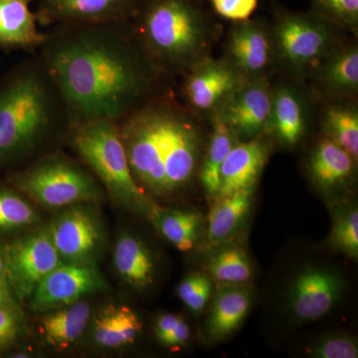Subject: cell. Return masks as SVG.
<instances>
[{
	"instance_id": "17",
	"label": "cell",
	"mask_w": 358,
	"mask_h": 358,
	"mask_svg": "<svg viewBox=\"0 0 358 358\" xmlns=\"http://www.w3.org/2000/svg\"><path fill=\"white\" fill-rule=\"evenodd\" d=\"M343 282L324 268H308L294 279L291 289L292 308L296 317L306 322L322 319L341 296Z\"/></svg>"
},
{
	"instance_id": "25",
	"label": "cell",
	"mask_w": 358,
	"mask_h": 358,
	"mask_svg": "<svg viewBox=\"0 0 358 358\" xmlns=\"http://www.w3.org/2000/svg\"><path fill=\"white\" fill-rule=\"evenodd\" d=\"M210 121L211 134L202 164L199 166V179L207 194L216 197L220 186V171L224 160L240 140L223 121L219 113L212 115Z\"/></svg>"
},
{
	"instance_id": "1",
	"label": "cell",
	"mask_w": 358,
	"mask_h": 358,
	"mask_svg": "<svg viewBox=\"0 0 358 358\" xmlns=\"http://www.w3.org/2000/svg\"><path fill=\"white\" fill-rule=\"evenodd\" d=\"M38 56L69 110L72 128L122 122L171 93V78L148 57L131 20L59 23L45 33Z\"/></svg>"
},
{
	"instance_id": "37",
	"label": "cell",
	"mask_w": 358,
	"mask_h": 358,
	"mask_svg": "<svg viewBox=\"0 0 358 358\" xmlns=\"http://www.w3.org/2000/svg\"><path fill=\"white\" fill-rule=\"evenodd\" d=\"M189 338V327L187 326L185 320L181 319L178 326L174 327L171 333L162 336L159 341L162 345L169 346V348H178V346L185 345Z\"/></svg>"
},
{
	"instance_id": "14",
	"label": "cell",
	"mask_w": 358,
	"mask_h": 358,
	"mask_svg": "<svg viewBox=\"0 0 358 358\" xmlns=\"http://www.w3.org/2000/svg\"><path fill=\"white\" fill-rule=\"evenodd\" d=\"M141 0H40L38 24L131 20Z\"/></svg>"
},
{
	"instance_id": "2",
	"label": "cell",
	"mask_w": 358,
	"mask_h": 358,
	"mask_svg": "<svg viewBox=\"0 0 358 358\" xmlns=\"http://www.w3.org/2000/svg\"><path fill=\"white\" fill-rule=\"evenodd\" d=\"M119 128L131 173L145 192L169 196L199 171L204 140L199 117L173 92L152 99Z\"/></svg>"
},
{
	"instance_id": "40",
	"label": "cell",
	"mask_w": 358,
	"mask_h": 358,
	"mask_svg": "<svg viewBox=\"0 0 358 358\" xmlns=\"http://www.w3.org/2000/svg\"><path fill=\"white\" fill-rule=\"evenodd\" d=\"M6 249L0 248V279H6Z\"/></svg>"
},
{
	"instance_id": "27",
	"label": "cell",
	"mask_w": 358,
	"mask_h": 358,
	"mask_svg": "<svg viewBox=\"0 0 358 358\" xmlns=\"http://www.w3.org/2000/svg\"><path fill=\"white\" fill-rule=\"evenodd\" d=\"M322 131L343 148L353 159H358V109L350 100L327 102L322 113Z\"/></svg>"
},
{
	"instance_id": "13",
	"label": "cell",
	"mask_w": 358,
	"mask_h": 358,
	"mask_svg": "<svg viewBox=\"0 0 358 358\" xmlns=\"http://www.w3.org/2000/svg\"><path fill=\"white\" fill-rule=\"evenodd\" d=\"M271 103L268 78L245 80L217 113L240 141H248L265 134Z\"/></svg>"
},
{
	"instance_id": "29",
	"label": "cell",
	"mask_w": 358,
	"mask_h": 358,
	"mask_svg": "<svg viewBox=\"0 0 358 358\" xmlns=\"http://www.w3.org/2000/svg\"><path fill=\"white\" fill-rule=\"evenodd\" d=\"M207 270L215 281L223 285H243L253 277L246 252L240 247H226L209 259Z\"/></svg>"
},
{
	"instance_id": "34",
	"label": "cell",
	"mask_w": 358,
	"mask_h": 358,
	"mask_svg": "<svg viewBox=\"0 0 358 358\" xmlns=\"http://www.w3.org/2000/svg\"><path fill=\"white\" fill-rule=\"evenodd\" d=\"M24 329V315L18 306L0 307V352L15 345Z\"/></svg>"
},
{
	"instance_id": "35",
	"label": "cell",
	"mask_w": 358,
	"mask_h": 358,
	"mask_svg": "<svg viewBox=\"0 0 358 358\" xmlns=\"http://www.w3.org/2000/svg\"><path fill=\"white\" fill-rule=\"evenodd\" d=\"M320 358H357V343L345 336H331L322 339L310 352Z\"/></svg>"
},
{
	"instance_id": "23",
	"label": "cell",
	"mask_w": 358,
	"mask_h": 358,
	"mask_svg": "<svg viewBox=\"0 0 358 358\" xmlns=\"http://www.w3.org/2000/svg\"><path fill=\"white\" fill-rule=\"evenodd\" d=\"M114 264L120 277L134 289H145L154 282V258L145 243L134 235L117 238Z\"/></svg>"
},
{
	"instance_id": "39",
	"label": "cell",
	"mask_w": 358,
	"mask_h": 358,
	"mask_svg": "<svg viewBox=\"0 0 358 358\" xmlns=\"http://www.w3.org/2000/svg\"><path fill=\"white\" fill-rule=\"evenodd\" d=\"M16 299L6 279H0V307L18 306Z\"/></svg>"
},
{
	"instance_id": "7",
	"label": "cell",
	"mask_w": 358,
	"mask_h": 358,
	"mask_svg": "<svg viewBox=\"0 0 358 358\" xmlns=\"http://www.w3.org/2000/svg\"><path fill=\"white\" fill-rule=\"evenodd\" d=\"M270 29L275 63L296 79H310L317 66L339 43V28L313 11H278Z\"/></svg>"
},
{
	"instance_id": "4",
	"label": "cell",
	"mask_w": 358,
	"mask_h": 358,
	"mask_svg": "<svg viewBox=\"0 0 358 358\" xmlns=\"http://www.w3.org/2000/svg\"><path fill=\"white\" fill-rule=\"evenodd\" d=\"M148 57L169 77L210 57L214 28L199 0H141L131 20Z\"/></svg>"
},
{
	"instance_id": "32",
	"label": "cell",
	"mask_w": 358,
	"mask_h": 358,
	"mask_svg": "<svg viewBox=\"0 0 358 358\" xmlns=\"http://www.w3.org/2000/svg\"><path fill=\"white\" fill-rule=\"evenodd\" d=\"M212 293V282L208 275L193 273L179 284L178 294L186 307L193 313H199L208 303Z\"/></svg>"
},
{
	"instance_id": "5",
	"label": "cell",
	"mask_w": 358,
	"mask_h": 358,
	"mask_svg": "<svg viewBox=\"0 0 358 358\" xmlns=\"http://www.w3.org/2000/svg\"><path fill=\"white\" fill-rule=\"evenodd\" d=\"M68 143L115 202L150 219L157 205L134 178L117 122L99 120L77 124Z\"/></svg>"
},
{
	"instance_id": "24",
	"label": "cell",
	"mask_w": 358,
	"mask_h": 358,
	"mask_svg": "<svg viewBox=\"0 0 358 358\" xmlns=\"http://www.w3.org/2000/svg\"><path fill=\"white\" fill-rule=\"evenodd\" d=\"M251 301V292L240 285H226L219 289L208 320L212 338L221 339L234 333L246 317Z\"/></svg>"
},
{
	"instance_id": "22",
	"label": "cell",
	"mask_w": 358,
	"mask_h": 358,
	"mask_svg": "<svg viewBox=\"0 0 358 358\" xmlns=\"http://www.w3.org/2000/svg\"><path fill=\"white\" fill-rule=\"evenodd\" d=\"M46 313L40 322V333L45 343L57 350L74 345L88 329L93 315L91 306L82 300Z\"/></svg>"
},
{
	"instance_id": "38",
	"label": "cell",
	"mask_w": 358,
	"mask_h": 358,
	"mask_svg": "<svg viewBox=\"0 0 358 358\" xmlns=\"http://www.w3.org/2000/svg\"><path fill=\"white\" fill-rule=\"evenodd\" d=\"M182 317H179L178 315L174 313H164L160 315L157 317V322H155V333L157 338H162V336L166 334L171 333V331L178 326L179 322H180Z\"/></svg>"
},
{
	"instance_id": "8",
	"label": "cell",
	"mask_w": 358,
	"mask_h": 358,
	"mask_svg": "<svg viewBox=\"0 0 358 358\" xmlns=\"http://www.w3.org/2000/svg\"><path fill=\"white\" fill-rule=\"evenodd\" d=\"M46 228L63 263L98 265L106 250L107 234L92 203L63 208Z\"/></svg>"
},
{
	"instance_id": "19",
	"label": "cell",
	"mask_w": 358,
	"mask_h": 358,
	"mask_svg": "<svg viewBox=\"0 0 358 358\" xmlns=\"http://www.w3.org/2000/svg\"><path fill=\"white\" fill-rule=\"evenodd\" d=\"M88 327L96 348L119 350L136 343L143 331V322L128 306L110 303L92 315Z\"/></svg>"
},
{
	"instance_id": "36",
	"label": "cell",
	"mask_w": 358,
	"mask_h": 358,
	"mask_svg": "<svg viewBox=\"0 0 358 358\" xmlns=\"http://www.w3.org/2000/svg\"><path fill=\"white\" fill-rule=\"evenodd\" d=\"M215 13L228 20H249L258 6V0H211Z\"/></svg>"
},
{
	"instance_id": "21",
	"label": "cell",
	"mask_w": 358,
	"mask_h": 358,
	"mask_svg": "<svg viewBox=\"0 0 358 358\" xmlns=\"http://www.w3.org/2000/svg\"><path fill=\"white\" fill-rule=\"evenodd\" d=\"M30 0H0V46L38 50L45 33L38 30Z\"/></svg>"
},
{
	"instance_id": "16",
	"label": "cell",
	"mask_w": 358,
	"mask_h": 358,
	"mask_svg": "<svg viewBox=\"0 0 358 358\" xmlns=\"http://www.w3.org/2000/svg\"><path fill=\"white\" fill-rule=\"evenodd\" d=\"M310 79L313 94L326 102L353 98L358 92L357 45H336Z\"/></svg>"
},
{
	"instance_id": "30",
	"label": "cell",
	"mask_w": 358,
	"mask_h": 358,
	"mask_svg": "<svg viewBox=\"0 0 358 358\" xmlns=\"http://www.w3.org/2000/svg\"><path fill=\"white\" fill-rule=\"evenodd\" d=\"M39 215L20 192L0 186V234L35 225Z\"/></svg>"
},
{
	"instance_id": "33",
	"label": "cell",
	"mask_w": 358,
	"mask_h": 358,
	"mask_svg": "<svg viewBox=\"0 0 358 358\" xmlns=\"http://www.w3.org/2000/svg\"><path fill=\"white\" fill-rule=\"evenodd\" d=\"M331 243L352 258L358 255V212L352 209L336 221L331 232Z\"/></svg>"
},
{
	"instance_id": "26",
	"label": "cell",
	"mask_w": 358,
	"mask_h": 358,
	"mask_svg": "<svg viewBox=\"0 0 358 358\" xmlns=\"http://www.w3.org/2000/svg\"><path fill=\"white\" fill-rule=\"evenodd\" d=\"M254 188H246L216 199V203L209 214L207 226L209 244L212 246L219 245L235 234L248 213Z\"/></svg>"
},
{
	"instance_id": "18",
	"label": "cell",
	"mask_w": 358,
	"mask_h": 358,
	"mask_svg": "<svg viewBox=\"0 0 358 358\" xmlns=\"http://www.w3.org/2000/svg\"><path fill=\"white\" fill-rule=\"evenodd\" d=\"M270 152L271 141L267 134L238 141L221 167L220 186L215 199L255 187Z\"/></svg>"
},
{
	"instance_id": "15",
	"label": "cell",
	"mask_w": 358,
	"mask_h": 358,
	"mask_svg": "<svg viewBox=\"0 0 358 358\" xmlns=\"http://www.w3.org/2000/svg\"><path fill=\"white\" fill-rule=\"evenodd\" d=\"M310 102L307 94L296 85L279 83L272 86V103L265 134L282 145H298L310 124Z\"/></svg>"
},
{
	"instance_id": "6",
	"label": "cell",
	"mask_w": 358,
	"mask_h": 358,
	"mask_svg": "<svg viewBox=\"0 0 358 358\" xmlns=\"http://www.w3.org/2000/svg\"><path fill=\"white\" fill-rule=\"evenodd\" d=\"M10 180L21 194L48 209L96 203L103 197L92 171L59 152L42 155Z\"/></svg>"
},
{
	"instance_id": "10",
	"label": "cell",
	"mask_w": 358,
	"mask_h": 358,
	"mask_svg": "<svg viewBox=\"0 0 358 358\" xmlns=\"http://www.w3.org/2000/svg\"><path fill=\"white\" fill-rule=\"evenodd\" d=\"M244 81L225 59L205 58L185 74V106L196 117H210Z\"/></svg>"
},
{
	"instance_id": "12",
	"label": "cell",
	"mask_w": 358,
	"mask_h": 358,
	"mask_svg": "<svg viewBox=\"0 0 358 358\" xmlns=\"http://www.w3.org/2000/svg\"><path fill=\"white\" fill-rule=\"evenodd\" d=\"M223 58L245 80L268 78L275 64L270 27L262 20L235 22L226 37Z\"/></svg>"
},
{
	"instance_id": "20",
	"label": "cell",
	"mask_w": 358,
	"mask_h": 358,
	"mask_svg": "<svg viewBox=\"0 0 358 358\" xmlns=\"http://www.w3.org/2000/svg\"><path fill=\"white\" fill-rule=\"evenodd\" d=\"M357 162L338 143L324 136L308 157V174L317 187L331 192L352 179Z\"/></svg>"
},
{
	"instance_id": "41",
	"label": "cell",
	"mask_w": 358,
	"mask_h": 358,
	"mask_svg": "<svg viewBox=\"0 0 358 358\" xmlns=\"http://www.w3.org/2000/svg\"><path fill=\"white\" fill-rule=\"evenodd\" d=\"M30 1H31V0H30Z\"/></svg>"
},
{
	"instance_id": "11",
	"label": "cell",
	"mask_w": 358,
	"mask_h": 358,
	"mask_svg": "<svg viewBox=\"0 0 358 358\" xmlns=\"http://www.w3.org/2000/svg\"><path fill=\"white\" fill-rule=\"evenodd\" d=\"M106 288L107 282L98 265L62 263L39 282L29 300L33 310L46 313Z\"/></svg>"
},
{
	"instance_id": "31",
	"label": "cell",
	"mask_w": 358,
	"mask_h": 358,
	"mask_svg": "<svg viewBox=\"0 0 358 358\" xmlns=\"http://www.w3.org/2000/svg\"><path fill=\"white\" fill-rule=\"evenodd\" d=\"M313 13L339 29L357 32L358 0H312Z\"/></svg>"
},
{
	"instance_id": "9",
	"label": "cell",
	"mask_w": 358,
	"mask_h": 358,
	"mask_svg": "<svg viewBox=\"0 0 358 358\" xmlns=\"http://www.w3.org/2000/svg\"><path fill=\"white\" fill-rule=\"evenodd\" d=\"M6 254V279L20 301L29 300L39 282L63 263L46 227L16 240Z\"/></svg>"
},
{
	"instance_id": "28",
	"label": "cell",
	"mask_w": 358,
	"mask_h": 358,
	"mask_svg": "<svg viewBox=\"0 0 358 358\" xmlns=\"http://www.w3.org/2000/svg\"><path fill=\"white\" fill-rule=\"evenodd\" d=\"M150 219L162 236L179 251H190L196 244L201 227V217L196 212L157 206Z\"/></svg>"
},
{
	"instance_id": "3",
	"label": "cell",
	"mask_w": 358,
	"mask_h": 358,
	"mask_svg": "<svg viewBox=\"0 0 358 358\" xmlns=\"http://www.w3.org/2000/svg\"><path fill=\"white\" fill-rule=\"evenodd\" d=\"M67 106L38 56L23 62L0 87V166L34 157L54 140L68 143Z\"/></svg>"
}]
</instances>
